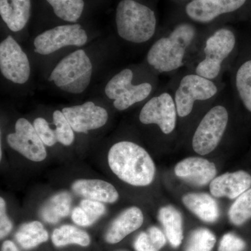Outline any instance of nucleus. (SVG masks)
Wrapping results in <instances>:
<instances>
[{
  "instance_id": "obj_34",
  "label": "nucleus",
  "mask_w": 251,
  "mask_h": 251,
  "mask_svg": "<svg viewBox=\"0 0 251 251\" xmlns=\"http://www.w3.org/2000/svg\"><path fill=\"white\" fill-rule=\"evenodd\" d=\"M136 251H158L149 237L148 232H141L134 242Z\"/></svg>"
},
{
  "instance_id": "obj_20",
  "label": "nucleus",
  "mask_w": 251,
  "mask_h": 251,
  "mask_svg": "<svg viewBox=\"0 0 251 251\" xmlns=\"http://www.w3.org/2000/svg\"><path fill=\"white\" fill-rule=\"evenodd\" d=\"M31 0H0V15L12 31L25 27L31 15Z\"/></svg>"
},
{
  "instance_id": "obj_18",
  "label": "nucleus",
  "mask_w": 251,
  "mask_h": 251,
  "mask_svg": "<svg viewBox=\"0 0 251 251\" xmlns=\"http://www.w3.org/2000/svg\"><path fill=\"white\" fill-rule=\"evenodd\" d=\"M144 222L143 211L137 206L124 211L112 223L105 234V241L115 244L141 227Z\"/></svg>"
},
{
  "instance_id": "obj_19",
  "label": "nucleus",
  "mask_w": 251,
  "mask_h": 251,
  "mask_svg": "<svg viewBox=\"0 0 251 251\" xmlns=\"http://www.w3.org/2000/svg\"><path fill=\"white\" fill-rule=\"evenodd\" d=\"M74 193L91 201L115 203L119 193L113 185L100 179H79L72 184Z\"/></svg>"
},
{
  "instance_id": "obj_14",
  "label": "nucleus",
  "mask_w": 251,
  "mask_h": 251,
  "mask_svg": "<svg viewBox=\"0 0 251 251\" xmlns=\"http://www.w3.org/2000/svg\"><path fill=\"white\" fill-rule=\"evenodd\" d=\"M6 141L13 150L31 161H43L47 156L45 145L36 133L34 125L26 119H18L14 133L7 135Z\"/></svg>"
},
{
  "instance_id": "obj_38",
  "label": "nucleus",
  "mask_w": 251,
  "mask_h": 251,
  "mask_svg": "<svg viewBox=\"0 0 251 251\" xmlns=\"http://www.w3.org/2000/svg\"><path fill=\"white\" fill-rule=\"evenodd\" d=\"M191 1H194V0H191Z\"/></svg>"
},
{
  "instance_id": "obj_4",
  "label": "nucleus",
  "mask_w": 251,
  "mask_h": 251,
  "mask_svg": "<svg viewBox=\"0 0 251 251\" xmlns=\"http://www.w3.org/2000/svg\"><path fill=\"white\" fill-rule=\"evenodd\" d=\"M171 83L178 118L181 120L191 117L196 109L214 103L226 86L191 71L177 75Z\"/></svg>"
},
{
  "instance_id": "obj_33",
  "label": "nucleus",
  "mask_w": 251,
  "mask_h": 251,
  "mask_svg": "<svg viewBox=\"0 0 251 251\" xmlns=\"http://www.w3.org/2000/svg\"><path fill=\"white\" fill-rule=\"evenodd\" d=\"M12 223L6 215V202L2 198H0V238L7 236L12 229Z\"/></svg>"
},
{
  "instance_id": "obj_11",
  "label": "nucleus",
  "mask_w": 251,
  "mask_h": 251,
  "mask_svg": "<svg viewBox=\"0 0 251 251\" xmlns=\"http://www.w3.org/2000/svg\"><path fill=\"white\" fill-rule=\"evenodd\" d=\"M247 11L251 16V0H194L185 7L186 16L198 24H209L224 15Z\"/></svg>"
},
{
  "instance_id": "obj_32",
  "label": "nucleus",
  "mask_w": 251,
  "mask_h": 251,
  "mask_svg": "<svg viewBox=\"0 0 251 251\" xmlns=\"http://www.w3.org/2000/svg\"><path fill=\"white\" fill-rule=\"evenodd\" d=\"M80 206L90 216L94 222L105 212V206L103 202L85 199L81 201Z\"/></svg>"
},
{
  "instance_id": "obj_15",
  "label": "nucleus",
  "mask_w": 251,
  "mask_h": 251,
  "mask_svg": "<svg viewBox=\"0 0 251 251\" xmlns=\"http://www.w3.org/2000/svg\"><path fill=\"white\" fill-rule=\"evenodd\" d=\"M63 114L77 133H87L101 128L108 120L107 110L92 101L63 108Z\"/></svg>"
},
{
  "instance_id": "obj_23",
  "label": "nucleus",
  "mask_w": 251,
  "mask_h": 251,
  "mask_svg": "<svg viewBox=\"0 0 251 251\" xmlns=\"http://www.w3.org/2000/svg\"><path fill=\"white\" fill-rule=\"evenodd\" d=\"M72 198L67 192H61L50 198L43 206L41 216L46 222L56 224L69 215Z\"/></svg>"
},
{
  "instance_id": "obj_21",
  "label": "nucleus",
  "mask_w": 251,
  "mask_h": 251,
  "mask_svg": "<svg viewBox=\"0 0 251 251\" xmlns=\"http://www.w3.org/2000/svg\"><path fill=\"white\" fill-rule=\"evenodd\" d=\"M188 210L206 223H214L219 217L217 202L207 193H188L182 198Z\"/></svg>"
},
{
  "instance_id": "obj_2",
  "label": "nucleus",
  "mask_w": 251,
  "mask_h": 251,
  "mask_svg": "<svg viewBox=\"0 0 251 251\" xmlns=\"http://www.w3.org/2000/svg\"><path fill=\"white\" fill-rule=\"evenodd\" d=\"M242 36L232 28L221 27L204 36L189 71L209 80L222 82L237 57Z\"/></svg>"
},
{
  "instance_id": "obj_31",
  "label": "nucleus",
  "mask_w": 251,
  "mask_h": 251,
  "mask_svg": "<svg viewBox=\"0 0 251 251\" xmlns=\"http://www.w3.org/2000/svg\"><path fill=\"white\" fill-rule=\"evenodd\" d=\"M246 244L241 238L234 234H225L220 242L219 251H243Z\"/></svg>"
},
{
  "instance_id": "obj_6",
  "label": "nucleus",
  "mask_w": 251,
  "mask_h": 251,
  "mask_svg": "<svg viewBox=\"0 0 251 251\" xmlns=\"http://www.w3.org/2000/svg\"><path fill=\"white\" fill-rule=\"evenodd\" d=\"M224 92L209 106L193 132L192 148L201 156L216 150L227 131L231 115L227 104L223 100Z\"/></svg>"
},
{
  "instance_id": "obj_26",
  "label": "nucleus",
  "mask_w": 251,
  "mask_h": 251,
  "mask_svg": "<svg viewBox=\"0 0 251 251\" xmlns=\"http://www.w3.org/2000/svg\"><path fill=\"white\" fill-rule=\"evenodd\" d=\"M54 14L67 22L75 23L82 16L85 7L83 0H46Z\"/></svg>"
},
{
  "instance_id": "obj_8",
  "label": "nucleus",
  "mask_w": 251,
  "mask_h": 251,
  "mask_svg": "<svg viewBox=\"0 0 251 251\" xmlns=\"http://www.w3.org/2000/svg\"><path fill=\"white\" fill-rule=\"evenodd\" d=\"M228 74L234 102L251 117V36H242L239 52Z\"/></svg>"
},
{
  "instance_id": "obj_9",
  "label": "nucleus",
  "mask_w": 251,
  "mask_h": 251,
  "mask_svg": "<svg viewBox=\"0 0 251 251\" xmlns=\"http://www.w3.org/2000/svg\"><path fill=\"white\" fill-rule=\"evenodd\" d=\"M133 77L131 69H125L112 77L105 86V94L114 100V106L120 111L143 101L152 93V84L148 82L133 84Z\"/></svg>"
},
{
  "instance_id": "obj_37",
  "label": "nucleus",
  "mask_w": 251,
  "mask_h": 251,
  "mask_svg": "<svg viewBox=\"0 0 251 251\" xmlns=\"http://www.w3.org/2000/svg\"><path fill=\"white\" fill-rule=\"evenodd\" d=\"M1 251H18L14 243L11 241H6L3 243Z\"/></svg>"
},
{
  "instance_id": "obj_28",
  "label": "nucleus",
  "mask_w": 251,
  "mask_h": 251,
  "mask_svg": "<svg viewBox=\"0 0 251 251\" xmlns=\"http://www.w3.org/2000/svg\"><path fill=\"white\" fill-rule=\"evenodd\" d=\"M216 243L214 234L207 229H198L190 236L186 251H211Z\"/></svg>"
},
{
  "instance_id": "obj_24",
  "label": "nucleus",
  "mask_w": 251,
  "mask_h": 251,
  "mask_svg": "<svg viewBox=\"0 0 251 251\" xmlns=\"http://www.w3.org/2000/svg\"><path fill=\"white\" fill-rule=\"evenodd\" d=\"M49 235L39 221L23 225L16 234V239L23 249L29 250L47 242Z\"/></svg>"
},
{
  "instance_id": "obj_35",
  "label": "nucleus",
  "mask_w": 251,
  "mask_h": 251,
  "mask_svg": "<svg viewBox=\"0 0 251 251\" xmlns=\"http://www.w3.org/2000/svg\"><path fill=\"white\" fill-rule=\"evenodd\" d=\"M72 218L75 224L83 227L90 226L95 223L80 206H77L73 210Z\"/></svg>"
},
{
  "instance_id": "obj_10",
  "label": "nucleus",
  "mask_w": 251,
  "mask_h": 251,
  "mask_svg": "<svg viewBox=\"0 0 251 251\" xmlns=\"http://www.w3.org/2000/svg\"><path fill=\"white\" fill-rule=\"evenodd\" d=\"M177 112L171 89L151 97L143 105L139 120L144 125H156L165 135L172 134L176 128Z\"/></svg>"
},
{
  "instance_id": "obj_30",
  "label": "nucleus",
  "mask_w": 251,
  "mask_h": 251,
  "mask_svg": "<svg viewBox=\"0 0 251 251\" xmlns=\"http://www.w3.org/2000/svg\"><path fill=\"white\" fill-rule=\"evenodd\" d=\"M34 127L39 138L46 146L52 147L57 143L54 130H52L50 127L45 119L42 117L35 119L34 121Z\"/></svg>"
},
{
  "instance_id": "obj_3",
  "label": "nucleus",
  "mask_w": 251,
  "mask_h": 251,
  "mask_svg": "<svg viewBox=\"0 0 251 251\" xmlns=\"http://www.w3.org/2000/svg\"><path fill=\"white\" fill-rule=\"evenodd\" d=\"M108 161L112 173L132 186H149L154 179V162L145 149L133 142L114 144L109 150Z\"/></svg>"
},
{
  "instance_id": "obj_17",
  "label": "nucleus",
  "mask_w": 251,
  "mask_h": 251,
  "mask_svg": "<svg viewBox=\"0 0 251 251\" xmlns=\"http://www.w3.org/2000/svg\"><path fill=\"white\" fill-rule=\"evenodd\" d=\"M251 188V174L246 171L225 173L211 181L209 188L216 198L236 199Z\"/></svg>"
},
{
  "instance_id": "obj_27",
  "label": "nucleus",
  "mask_w": 251,
  "mask_h": 251,
  "mask_svg": "<svg viewBox=\"0 0 251 251\" xmlns=\"http://www.w3.org/2000/svg\"><path fill=\"white\" fill-rule=\"evenodd\" d=\"M229 221L240 226L251 219V188L236 198L229 209Z\"/></svg>"
},
{
  "instance_id": "obj_22",
  "label": "nucleus",
  "mask_w": 251,
  "mask_h": 251,
  "mask_svg": "<svg viewBox=\"0 0 251 251\" xmlns=\"http://www.w3.org/2000/svg\"><path fill=\"white\" fill-rule=\"evenodd\" d=\"M158 219L171 245L179 247L184 238L182 216L179 211L173 206H163L158 212Z\"/></svg>"
},
{
  "instance_id": "obj_12",
  "label": "nucleus",
  "mask_w": 251,
  "mask_h": 251,
  "mask_svg": "<svg viewBox=\"0 0 251 251\" xmlns=\"http://www.w3.org/2000/svg\"><path fill=\"white\" fill-rule=\"evenodd\" d=\"M88 36L80 25H65L44 31L34 39V51L47 55L67 46L85 45Z\"/></svg>"
},
{
  "instance_id": "obj_36",
  "label": "nucleus",
  "mask_w": 251,
  "mask_h": 251,
  "mask_svg": "<svg viewBox=\"0 0 251 251\" xmlns=\"http://www.w3.org/2000/svg\"><path fill=\"white\" fill-rule=\"evenodd\" d=\"M148 234L153 245L158 251L164 247L165 244H166V236L158 227L155 226L150 227L148 229Z\"/></svg>"
},
{
  "instance_id": "obj_1",
  "label": "nucleus",
  "mask_w": 251,
  "mask_h": 251,
  "mask_svg": "<svg viewBox=\"0 0 251 251\" xmlns=\"http://www.w3.org/2000/svg\"><path fill=\"white\" fill-rule=\"evenodd\" d=\"M203 39L193 23H178L153 42L147 54V62L158 74L178 72L194 62Z\"/></svg>"
},
{
  "instance_id": "obj_5",
  "label": "nucleus",
  "mask_w": 251,
  "mask_h": 251,
  "mask_svg": "<svg viewBox=\"0 0 251 251\" xmlns=\"http://www.w3.org/2000/svg\"><path fill=\"white\" fill-rule=\"evenodd\" d=\"M115 21L118 35L131 44L148 42L156 33L154 11L135 0H122L119 3Z\"/></svg>"
},
{
  "instance_id": "obj_7",
  "label": "nucleus",
  "mask_w": 251,
  "mask_h": 251,
  "mask_svg": "<svg viewBox=\"0 0 251 251\" xmlns=\"http://www.w3.org/2000/svg\"><path fill=\"white\" fill-rule=\"evenodd\" d=\"M92 71V62L85 51L77 50L57 64L49 80L67 93L79 94L90 85Z\"/></svg>"
},
{
  "instance_id": "obj_29",
  "label": "nucleus",
  "mask_w": 251,
  "mask_h": 251,
  "mask_svg": "<svg viewBox=\"0 0 251 251\" xmlns=\"http://www.w3.org/2000/svg\"><path fill=\"white\" fill-rule=\"evenodd\" d=\"M52 117L55 125L54 132H55L57 142L65 146L72 145L74 141V130L62 111L55 110L53 112Z\"/></svg>"
},
{
  "instance_id": "obj_13",
  "label": "nucleus",
  "mask_w": 251,
  "mask_h": 251,
  "mask_svg": "<svg viewBox=\"0 0 251 251\" xmlns=\"http://www.w3.org/2000/svg\"><path fill=\"white\" fill-rule=\"evenodd\" d=\"M0 70L5 78L14 83H26L31 74L27 54L11 36L0 44Z\"/></svg>"
},
{
  "instance_id": "obj_25",
  "label": "nucleus",
  "mask_w": 251,
  "mask_h": 251,
  "mask_svg": "<svg viewBox=\"0 0 251 251\" xmlns=\"http://www.w3.org/2000/svg\"><path fill=\"white\" fill-rule=\"evenodd\" d=\"M52 242L55 247H62L69 244H77L87 247L90 244V237L85 231L70 225H64L54 229Z\"/></svg>"
},
{
  "instance_id": "obj_16",
  "label": "nucleus",
  "mask_w": 251,
  "mask_h": 251,
  "mask_svg": "<svg viewBox=\"0 0 251 251\" xmlns=\"http://www.w3.org/2000/svg\"><path fill=\"white\" fill-rule=\"evenodd\" d=\"M176 176L188 184L204 186L215 178V164L201 157H188L179 162L175 168Z\"/></svg>"
}]
</instances>
